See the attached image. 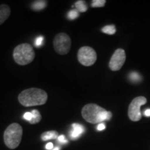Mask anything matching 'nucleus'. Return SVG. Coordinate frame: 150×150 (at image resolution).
<instances>
[{"label": "nucleus", "mask_w": 150, "mask_h": 150, "mask_svg": "<svg viewBox=\"0 0 150 150\" xmlns=\"http://www.w3.org/2000/svg\"><path fill=\"white\" fill-rule=\"evenodd\" d=\"M59 134L56 131H49L44 132L41 135V138L43 141H47L49 140L56 139L59 137Z\"/></svg>", "instance_id": "obj_11"}, {"label": "nucleus", "mask_w": 150, "mask_h": 150, "mask_svg": "<svg viewBox=\"0 0 150 150\" xmlns=\"http://www.w3.org/2000/svg\"><path fill=\"white\" fill-rule=\"evenodd\" d=\"M144 114H145V115L147 116V117H149L150 116V109L145 110V112H144Z\"/></svg>", "instance_id": "obj_24"}, {"label": "nucleus", "mask_w": 150, "mask_h": 150, "mask_svg": "<svg viewBox=\"0 0 150 150\" xmlns=\"http://www.w3.org/2000/svg\"><path fill=\"white\" fill-rule=\"evenodd\" d=\"M47 94L42 89L32 88L24 90L18 96L19 102L26 107L43 105L47 100Z\"/></svg>", "instance_id": "obj_1"}, {"label": "nucleus", "mask_w": 150, "mask_h": 150, "mask_svg": "<svg viewBox=\"0 0 150 150\" xmlns=\"http://www.w3.org/2000/svg\"><path fill=\"white\" fill-rule=\"evenodd\" d=\"M58 141L61 142V143H66L67 142V140H66V138H65V136H63V135H61V136H59L58 137Z\"/></svg>", "instance_id": "obj_21"}, {"label": "nucleus", "mask_w": 150, "mask_h": 150, "mask_svg": "<svg viewBox=\"0 0 150 150\" xmlns=\"http://www.w3.org/2000/svg\"><path fill=\"white\" fill-rule=\"evenodd\" d=\"M53 45L54 50L60 55H65L70 52L71 39L67 33H60L54 38Z\"/></svg>", "instance_id": "obj_5"}, {"label": "nucleus", "mask_w": 150, "mask_h": 150, "mask_svg": "<svg viewBox=\"0 0 150 150\" xmlns=\"http://www.w3.org/2000/svg\"><path fill=\"white\" fill-rule=\"evenodd\" d=\"M105 4H106L105 0H94L92 1L91 6L93 8H99V7L104 6Z\"/></svg>", "instance_id": "obj_16"}, {"label": "nucleus", "mask_w": 150, "mask_h": 150, "mask_svg": "<svg viewBox=\"0 0 150 150\" xmlns=\"http://www.w3.org/2000/svg\"><path fill=\"white\" fill-rule=\"evenodd\" d=\"M31 114H32V120L29 122L30 124H31V125H35V124L38 123L42 119V116H41L40 112L38 110H33L31 111Z\"/></svg>", "instance_id": "obj_14"}, {"label": "nucleus", "mask_w": 150, "mask_h": 150, "mask_svg": "<svg viewBox=\"0 0 150 150\" xmlns=\"http://www.w3.org/2000/svg\"><path fill=\"white\" fill-rule=\"evenodd\" d=\"M11 14V8L8 5H0V25L8 19Z\"/></svg>", "instance_id": "obj_10"}, {"label": "nucleus", "mask_w": 150, "mask_h": 150, "mask_svg": "<svg viewBox=\"0 0 150 150\" xmlns=\"http://www.w3.org/2000/svg\"><path fill=\"white\" fill-rule=\"evenodd\" d=\"M78 61L84 66H91L97 61L96 52L91 47H82L77 54Z\"/></svg>", "instance_id": "obj_6"}, {"label": "nucleus", "mask_w": 150, "mask_h": 150, "mask_svg": "<svg viewBox=\"0 0 150 150\" xmlns=\"http://www.w3.org/2000/svg\"><path fill=\"white\" fill-rule=\"evenodd\" d=\"M23 118L26 120L30 122L32 120V114H31V112H27L24 114Z\"/></svg>", "instance_id": "obj_20"}, {"label": "nucleus", "mask_w": 150, "mask_h": 150, "mask_svg": "<svg viewBox=\"0 0 150 150\" xmlns=\"http://www.w3.org/2000/svg\"><path fill=\"white\" fill-rule=\"evenodd\" d=\"M35 58V52L32 46L28 43H23L16 47L13 50V59L20 65L29 64Z\"/></svg>", "instance_id": "obj_4"}, {"label": "nucleus", "mask_w": 150, "mask_h": 150, "mask_svg": "<svg viewBox=\"0 0 150 150\" xmlns=\"http://www.w3.org/2000/svg\"><path fill=\"white\" fill-rule=\"evenodd\" d=\"M79 16V13L78 11L76 9H73V10H71L70 12L67 14V18L69 20H75L76 18H77Z\"/></svg>", "instance_id": "obj_17"}, {"label": "nucleus", "mask_w": 150, "mask_h": 150, "mask_svg": "<svg viewBox=\"0 0 150 150\" xmlns=\"http://www.w3.org/2000/svg\"><path fill=\"white\" fill-rule=\"evenodd\" d=\"M22 137V128L18 123H13L7 127L4 134L5 145L9 149H14L20 144Z\"/></svg>", "instance_id": "obj_3"}, {"label": "nucleus", "mask_w": 150, "mask_h": 150, "mask_svg": "<svg viewBox=\"0 0 150 150\" xmlns=\"http://www.w3.org/2000/svg\"><path fill=\"white\" fill-rule=\"evenodd\" d=\"M126 61V54L122 49H117L112 54L109 62V67L112 71L120 70Z\"/></svg>", "instance_id": "obj_8"}, {"label": "nucleus", "mask_w": 150, "mask_h": 150, "mask_svg": "<svg viewBox=\"0 0 150 150\" xmlns=\"http://www.w3.org/2000/svg\"><path fill=\"white\" fill-rule=\"evenodd\" d=\"M147 102V99L145 97H137L131 101L129 106L128 115L129 119L133 122H138L142 118L140 106Z\"/></svg>", "instance_id": "obj_7"}, {"label": "nucleus", "mask_w": 150, "mask_h": 150, "mask_svg": "<svg viewBox=\"0 0 150 150\" xmlns=\"http://www.w3.org/2000/svg\"><path fill=\"white\" fill-rule=\"evenodd\" d=\"M102 32L108 35H112L116 32L115 27L114 25H107L102 28Z\"/></svg>", "instance_id": "obj_15"}, {"label": "nucleus", "mask_w": 150, "mask_h": 150, "mask_svg": "<svg viewBox=\"0 0 150 150\" xmlns=\"http://www.w3.org/2000/svg\"><path fill=\"white\" fill-rule=\"evenodd\" d=\"M75 7L79 13H84L88 10V6L86 4V1H81V0L75 2Z\"/></svg>", "instance_id": "obj_13"}, {"label": "nucleus", "mask_w": 150, "mask_h": 150, "mask_svg": "<svg viewBox=\"0 0 150 150\" xmlns=\"http://www.w3.org/2000/svg\"><path fill=\"white\" fill-rule=\"evenodd\" d=\"M129 79L134 82H138L140 80V76L137 72H133L129 74Z\"/></svg>", "instance_id": "obj_18"}, {"label": "nucleus", "mask_w": 150, "mask_h": 150, "mask_svg": "<svg viewBox=\"0 0 150 150\" xmlns=\"http://www.w3.org/2000/svg\"><path fill=\"white\" fill-rule=\"evenodd\" d=\"M47 4V1H42V0L35 1L31 4V8L36 11H41L45 8Z\"/></svg>", "instance_id": "obj_12"}, {"label": "nucleus", "mask_w": 150, "mask_h": 150, "mask_svg": "<svg viewBox=\"0 0 150 150\" xmlns=\"http://www.w3.org/2000/svg\"><path fill=\"white\" fill-rule=\"evenodd\" d=\"M52 150H60V148L59 147H54V149H52Z\"/></svg>", "instance_id": "obj_25"}, {"label": "nucleus", "mask_w": 150, "mask_h": 150, "mask_svg": "<svg viewBox=\"0 0 150 150\" xmlns=\"http://www.w3.org/2000/svg\"><path fill=\"white\" fill-rule=\"evenodd\" d=\"M43 41H44V37L42 36V35L38 37L35 40V46L37 47H41L43 45Z\"/></svg>", "instance_id": "obj_19"}, {"label": "nucleus", "mask_w": 150, "mask_h": 150, "mask_svg": "<svg viewBox=\"0 0 150 150\" xmlns=\"http://www.w3.org/2000/svg\"><path fill=\"white\" fill-rule=\"evenodd\" d=\"M45 147H46L47 149H49V150L53 149H54L53 143H52V142H48V143L46 145Z\"/></svg>", "instance_id": "obj_23"}, {"label": "nucleus", "mask_w": 150, "mask_h": 150, "mask_svg": "<svg viewBox=\"0 0 150 150\" xmlns=\"http://www.w3.org/2000/svg\"><path fill=\"white\" fill-rule=\"evenodd\" d=\"M81 115L84 120L91 124H100L112 117V112L95 104H88L83 106Z\"/></svg>", "instance_id": "obj_2"}, {"label": "nucleus", "mask_w": 150, "mask_h": 150, "mask_svg": "<svg viewBox=\"0 0 150 150\" xmlns=\"http://www.w3.org/2000/svg\"><path fill=\"white\" fill-rule=\"evenodd\" d=\"M85 131V127L83 125L78 123H74L72 125V130L70 132V138L72 140L77 139L83 134Z\"/></svg>", "instance_id": "obj_9"}, {"label": "nucleus", "mask_w": 150, "mask_h": 150, "mask_svg": "<svg viewBox=\"0 0 150 150\" xmlns=\"http://www.w3.org/2000/svg\"><path fill=\"white\" fill-rule=\"evenodd\" d=\"M97 130L98 131H102V130H104L105 129H106V125H104V124L103 123H100L99 124L98 126L97 127Z\"/></svg>", "instance_id": "obj_22"}]
</instances>
